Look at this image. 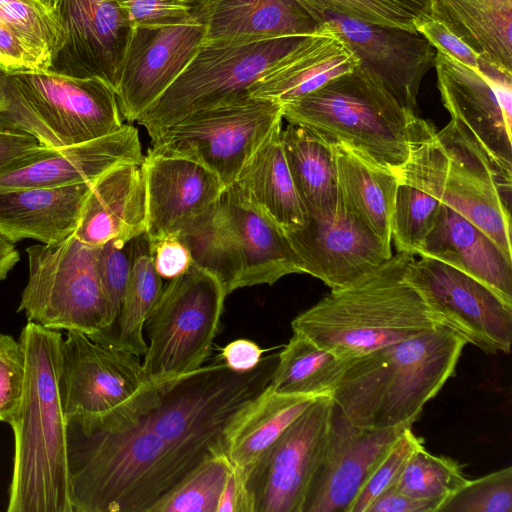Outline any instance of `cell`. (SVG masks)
Returning <instances> with one entry per match:
<instances>
[{
    "mask_svg": "<svg viewBox=\"0 0 512 512\" xmlns=\"http://www.w3.org/2000/svg\"><path fill=\"white\" fill-rule=\"evenodd\" d=\"M434 67L442 103L512 185V74L480 57L474 70L436 50Z\"/></svg>",
    "mask_w": 512,
    "mask_h": 512,
    "instance_id": "13",
    "label": "cell"
},
{
    "mask_svg": "<svg viewBox=\"0 0 512 512\" xmlns=\"http://www.w3.org/2000/svg\"><path fill=\"white\" fill-rule=\"evenodd\" d=\"M193 15L205 28L202 45L304 37L324 26L300 0H199Z\"/></svg>",
    "mask_w": 512,
    "mask_h": 512,
    "instance_id": "24",
    "label": "cell"
},
{
    "mask_svg": "<svg viewBox=\"0 0 512 512\" xmlns=\"http://www.w3.org/2000/svg\"><path fill=\"white\" fill-rule=\"evenodd\" d=\"M414 256L398 252L357 280L331 291L291 322L293 333L351 360L440 327L404 279Z\"/></svg>",
    "mask_w": 512,
    "mask_h": 512,
    "instance_id": "4",
    "label": "cell"
},
{
    "mask_svg": "<svg viewBox=\"0 0 512 512\" xmlns=\"http://www.w3.org/2000/svg\"><path fill=\"white\" fill-rule=\"evenodd\" d=\"M220 217L240 270L238 288L272 285L302 273L285 231L230 185L218 200Z\"/></svg>",
    "mask_w": 512,
    "mask_h": 512,
    "instance_id": "23",
    "label": "cell"
},
{
    "mask_svg": "<svg viewBox=\"0 0 512 512\" xmlns=\"http://www.w3.org/2000/svg\"><path fill=\"white\" fill-rule=\"evenodd\" d=\"M100 246L74 234L51 244L26 248L28 281L18 313L58 331H80L92 337L108 328V312L99 269Z\"/></svg>",
    "mask_w": 512,
    "mask_h": 512,
    "instance_id": "10",
    "label": "cell"
},
{
    "mask_svg": "<svg viewBox=\"0 0 512 512\" xmlns=\"http://www.w3.org/2000/svg\"><path fill=\"white\" fill-rule=\"evenodd\" d=\"M316 398L278 394L269 385L229 439L226 457L244 479L249 469Z\"/></svg>",
    "mask_w": 512,
    "mask_h": 512,
    "instance_id": "34",
    "label": "cell"
},
{
    "mask_svg": "<svg viewBox=\"0 0 512 512\" xmlns=\"http://www.w3.org/2000/svg\"><path fill=\"white\" fill-rule=\"evenodd\" d=\"M61 331L27 321L19 341L25 381L9 424L14 454L7 512H73L67 418L60 394Z\"/></svg>",
    "mask_w": 512,
    "mask_h": 512,
    "instance_id": "2",
    "label": "cell"
},
{
    "mask_svg": "<svg viewBox=\"0 0 512 512\" xmlns=\"http://www.w3.org/2000/svg\"><path fill=\"white\" fill-rule=\"evenodd\" d=\"M200 22L133 27L116 99L122 117L138 119L178 78L202 45Z\"/></svg>",
    "mask_w": 512,
    "mask_h": 512,
    "instance_id": "20",
    "label": "cell"
},
{
    "mask_svg": "<svg viewBox=\"0 0 512 512\" xmlns=\"http://www.w3.org/2000/svg\"><path fill=\"white\" fill-rule=\"evenodd\" d=\"M49 68L46 57L0 21V70L13 74Z\"/></svg>",
    "mask_w": 512,
    "mask_h": 512,
    "instance_id": "47",
    "label": "cell"
},
{
    "mask_svg": "<svg viewBox=\"0 0 512 512\" xmlns=\"http://www.w3.org/2000/svg\"><path fill=\"white\" fill-rule=\"evenodd\" d=\"M146 192V230L150 243L177 236L220 198L225 187L200 164L151 151L141 163Z\"/></svg>",
    "mask_w": 512,
    "mask_h": 512,
    "instance_id": "21",
    "label": "cell"
},
{
    "mask_svg": "<svg viewBox=\"0 0 512 512\" xmlns=\"http://www.w3.org/2000/svg\"><path fill=\"white\" fill-rule=\"evenodd\" d=\"M5 99L0 129L27 133L41 145L60 148L97 139L124 124L115 90L97 78H75L50 70H0Z\"/></svg>",
    "mask_w": 512,
    "mask_h": 512,
    "instance_id": "7",
    "label": "cell"
},
{
    "mask_svg": "<svg viewBox=\"0 0 512 512\" xmlns=\"http://www.w3.org/2000/svg\"><path fill=\"white\" fill-rule=\"evenodd\" d=\"M219 280L192 262L171 279L147 319L142 367L158 389L198 370L211 354L226 298Z\"/></svg>",
    "mask_w": 512,
    "mask_h": 512,
    "instance_id": "9",
    "label": "cell"
},
{
    "mask_svg": "<svg viewBox=\"0 0 512 512\" xmlns=\"http://www.w3.org/2000/svg\"><path fill=\"white\" fill-rule=\"evenodd\" d=\"M162 290V278L154 266L150 241L143 233L132 240L130 275L116 324L109 332L91 338L138 357L144 355L147 342L143 329Z\"/></svg>",
    "mask_w": 512,
    "mask_h": 512,
    "instance_id": "33",
    "label": "cell"
},
{
    "mask_svg": "<svg viewBox=\"0 0 512 512\" xmlns=\"http://www.w3.org/2000/svg\"><path fill=\"white\" fill-rule=\"evenodd\" d=\"M176 237L189 250L192 262L219 280L226 295L238 289L240 270L220 217L218 201Z\"/></svg>",
    "mask_w": 512,
    "mask_h": 512,
    "instance_id": "36",
    "label": "cell"
},
{
    "mask_svg": "<svg viewBox=\"0 0 512 512\" xmlns=\"http://www.w3.org/2000/svg\"><path fill=\"white\" fill-rule=\"evenodd\" d=\"M285 233L302 273L331 289L357 280L393 255L391 247L359 223L339 198L332 214L307 213L303 226Z\"/></svg>",
    "mask_w": 512,
    "mask_h": 512,
    "instance_id": "19",
    "label": "cell"
},
{
    "mask_svg": "<svg viewBox=\"0 0 512 512\" xmlns=\"http://www.w3.org/2000/svg\"><path fill=\"white\" fill-rule=\"evenodd\" d=\"M281 106L288 123L345 144L394 173L407 160L421 120L359 66Z\"/></svg>",
    "mask_w": 512,
    "mask_h": 512,
    "instance_id": "6",
    "label": "cell"
},
{
    "mask_svg": "<svg viewBox=\"0 0 512 512\" xmlns=\"http://www.w3.org/2000/svg\"><path fill=\"white\" fill-rule=\"evenodd\" d=\"M432 17L481 58L512 74V0H432Z\"/></svg>",
    "mask_w": 512,
    "mask_h": 512,
    "instance_id": "31",
    "label": "cell"
},
{
    "mask_svg": "<svg viewBox=\"0 0 512 512\" xmlns=\"http://www.w3.org/2000/svg\"><path fill=\"white\" fill-rule=\"evenodd\" d=\"M347 362L308 338L293 333L278 353L270 388L283 395L331 396Z\"/></svg>",
    "mask_w": 512,
    "mask_h": 512,
    "instance_id": "35",
    "label": "cell"
},
{
    "mask_svg": "<svg viewBox=\"0 0 512 512\" xmlns=\"http://www.w3.org/2000/svg\"><path fill=\"white\" fill-rule=\"evenodd\" d=\"M338 198L365 228L391 247L395 173L342 143H332Z\"/></svg>",
    "mask_w": 512,
    "mask_h": 512,
    "instance_id": "29",
    "label": "cell"
},
{
    "mask_svg": "<svg viewBox=\"0 0 512 512\" xmlns=\"http://www.w3.org/2000/svg\"><path fill=\"white\" fill-rule=\"evenodd\" d=\"M45 148L27 133L0 129V173Z\"/></svg>",
    "mask_w": 512,
    "mask_h": 512,
    "instance_id": "50",
    "label": "cell"
},
{
    "mask_svg": "<svg viewBox=\"0 0 512 512\" xmlns=\"http://www.w3.org/2000/svg\"><path fill=\"white\" fill-rule=\"evenodd\" d=\"M25 354L19 340L0 333V422L10 424L22 397Z\"/></svg>",
    "mask_w": 512,
    "mask_h": 512,
    "instance_id": "45",
    "label": "cell"
},
{
    "mask_svg": "<svg viewBox=\"0 0 512 512\" xmlns=\"http://www.w3.org/2000/svg\"><path fill=\"white\" fill-rule=\"evenodd\" d=\"M282 120L279 102L248 95L157 129L149 134V151L194 161L214 173L227 188Z\"/></svg>",
    "mask_w": 512,
    "mask_h": 512,
    "instance_id": "12",
    "label": "cell"
},
{
    "mask_svg": "<svg viewBox=\"0 0 512 512\" xmlns=\"http://www.w3.org/2000/svg\"><path fill=\"white\" fill-rule=\"evenodd\" d=\"M437 507L432 501L412 498L391 486L373 500L366 512H436Z\"/></svg>",
    "mask_w": 512,
    "mask_h": 512,
    "instance_id": "51",
    "label": "cell"
},
{
    "mask_svg": "<svg viewBox=\"0 0 512 512\" xmlns=\"http://www.w3.org/2000/svg\"><path fill=\"white\" fill-rule=\"evenodd\" d=\"M60 394L67 420L119 431L159 400L139 357L80 331H66L60 350Z\"/></svg>",
    "mask_w": 512,
    "mask_h": 512,
    "instance_id": "8",
    "label": "cell"
},
{
    "mask_svg": "<svg viewBox=\"0 0 512 512\" xmlns=\"http://www.w3.org/2000/svg\"><path fill=\"white\" fill-rule=\"evenodd\" d=\"M257 343L248 339H237L222 348L219 358L231 369L238 372L254 369L265 352Z\"/></svg>",
    "mask_w": 512,
    "mask_h": 512,
    "instance_id": "52",
    "label": "cell"
},
{
    "mask_svg": "<svg viewBox=\"0 0 512 512\" xmlns=\"http://www.w3.org/2000/svg\"><path fill=\"white\" fill-rule=\"evenodd\" d=\"M352 424L334 405L327 442L302 512H349L361 489L403 431Z\"/></svg>",
    "mask_w": 512,
    "mask_h": 512,
    "instance_id": "18",
    "label": "cell"
},
{
    "mask_svg": "<svg viewBox=\"0 0 512 512\" xmlns=\"http://www.w3.org/2000/svg\"><path fill=\"white\" fill-rule=\"evenodd\" d=\"M423 445V439L412 432L411 426L407 427L367 480L349 512H366L379 494L396 483L410 456Z\"/></svg>",
    "mask_w": 512,
    "mask_h": 512,
    "instance_id": "44",
    "label": "cell"
},
{
    "mask_svg": "<svg viewBox=\"0 0 512 512\" xmlns=\"http://www.w3.org/2000/svg\"><path fill=\"white\" fill-rule=\"evenodd\" d=\"M138 130H119L90 141L60 148H45L0 173V190L22 187H58L93 183L111 169L141 164Z\"/></svg>",
    "mask_w": 512,
    "mask_h": 512,
    "instance_id": "22",
    "label": "cell"
},
{
    "mask_svg": "<svg viewBox=\"0 0 512 512\" xmlns=\"http://www.w3.org/2000/svg\"><path fill=\"white\" fill-rule=\"evenodd\" d=\"M303 38L278 68L255 82L249 95L280 104L303 97L331 79L354 70L358 60L331 28Z\"/></svg>",
    "mask_w": 512,
    "mask_h": 512,
    "instance_id": "28",
    "label": "cell"
},
{
    "mask_svg": "<svg viewBox=\"0 0 512 512\" xmlns=\"http://www.w3.org/2000/svg\"><path fill=\"white\" fill-rule=\"evenodd\" d=\"M281 144L293 183L307 213L332 214L338 186L332 143L309 129L288 124Z\"/></svg>",
    "mask_w": 512,
    "mask_h": 512,
    "instance_id": "32",
    "label": "cell"
},
{
    "mask_svg": "<svg viewBox=\"0 0 512 512\" xmlns=\"http://www.w3.org/2000/svg\"><path fill=\"white\" fill-rule=\"evenodd\" d=\"M217 512H254L253 502L242 474L232 469L219 500Z\"/></svg>",
    "mask_w": 512,
    "mask_h": 512,
    "instance_id": "53",
    "label": "cell"
},
{
    "mask_svg": "<svg viewBox=\"0 0 512 512\" xmlns=\"http://www.w3.org/2000/svg\"><path fill=\"white\" fill-rule=\"evenodd\" d=\"M416 255L467 274L512 306V261L479 228L441 205L436 223Z\"/></svg>",
    "mask_w": 512,
    "mask_h": 512,
    "instance_id": "26",
    "label": "cell"
},
{
    "mask_svg": "<svg viewBox=\"0 0 512 512\" xmlns=\"http://www.w3.org/2000/svg\"><path fill=\"white\" fill-rule=\"evenodd\" d=\"M232 469L225 455L208 457L164 495L150 512H217Z\"/></svg>",
    "mask_w": 512,
    "mask_h": 512,
    "instance_id": "37",
    "label": "cell"
},
{
    "mask_svg": "<svg viewBox=\"0 0 512 512\" xmlns=\"http://www.w3.org/2000/svg\"><path fill=\"white\" fill-rule=\"evenodd\" d=\"M313 12L330 11L366 23L417 31L432 17V0H300Z\"/></svg>",
    "mask_w": 512,
    "mask_h": 512,
    "instance_id": "39",
    "label": "cell"
},
{
    "mask_svg": "<svg viewBox=\"0 0 512 512\" xmlns=\"http://www.w3.org/2000/svg\"><path fill=\"white\" fill-rule=\"evenodd\" d=\"M92 183L0 190V236L57 243L74 234Z\"/></svg>",
    "mask_w": 512,
    "mask_h": 512,
    "instance_id": "27",
    "label": "cell"
},
{
    "mask_svg": "<svg viewBox=\"0 0 512 512\" xmlns=\"http://www.w3.org/2000/svg\"><path fill=\"white\" fill-rule=\"evenodd\" d=\"M132 240L114 239L99 247L98 269L108 312V328L100 334L112 330L119 317L130 275Z\"/></svg>",
    "mask_w": 512,
    "mask_h": 512,
    "instance_id": "43",
    "label": "cell"
},
{
    "mask_svg": "<svg viewBox=\"0 0 512 512\" xmlns=\"http://www.w3.org/2000/svg\"><path fill=\"white\" fill-rule=\"evenodd\" d=\"M436 512H512V467L468 479Z\"/></svg>",
    "mask_w": 512,
    "mask_h": 512,
    "instance_id": "42",
    "label": "cell"
},
{
    "mask_svg": "<svg viewBox=\"0 0 512 512\" xmlns=\"http://www.w3.org/2000/svg\"><path fill=\"white\" fill-rule=\"evenodd\" d=\"M146 230V192L141 164L117 166L91 184L75 237L101 246L130 241Z\"/></svg>",
    "mask_w": 512,
    "mask_h": 512,
    "instance_id": "25",
    "label": "cell"
},
{
    "mask_svg": "<svg viewBox=\"0 0 512 512\" xmlns=\"http://www.w3.org/2000/svg\"><path fill=\"white\" fill-rule=\"evenodd\" d=\"M304 37L201 45L178 78L137 122L151 134L193 112L248 96L250 87L285 62Z\"/></svg>",
    "mask_w": 512,
    "mask_h": 512,
    "instance_id": "11",
    "label": "cell"
},
{
    "mask_svg": "<svg viewBox=\"0 0 512 512\" xmlns=\"http://www.w3.org/2000/svg\"><path fill=\"white\" fill-rule=\"evenodd\" d=\"M347 44L358 66L376 78L406 110L418 115L424 75L434 67L436 49L418 31L315 12Z\"/></svg>",
    "mask_w": 512,
    "mask_h": 512,
    "instance_id": "17",
    "label": "cell"
},
{
    "mask_svg": "<svg viewBox=\"0 0 512 512\" xmlns=\"http://www.w3.org/2000/svg\"><path fill=\"white\" fill-rule=\"evenodd\" d=\"M0 21L26 40L51 64L64 41L54 9L43 0H0Z\"/></svg>",
    "mask_w": 512,
    "mask_h": 512,
    "instance_id": "41",
    "label": "cell"
},
{
    "mask_svg": "<svg viewBox=\"0 0 512 512\" xmlns=\"http://www.w3.org/2000/svg\"><path fill=\"white\" fill-rule=\"evenodd\" d=\"M277 360L249 371L219 357L159 389L158 402L131 427L105 431L67 420L74 512H150L205 459L225 455L231 434L269 387Z\"/></svg>",
    "mask_w": 512,
    "mask_h": 512,
    "instance_id": "1",
    "label": "cell"
},
{
    "mask_svg": "<svg viewBox=\"0 0 512 512\" xmlns=\"http://www.w3.org/2000/svg\"><path fill=\"white\" fill-rule=\"evenodd\" d=\"M150 245L155 269L162 279L171 280L186 272L192 264L189 250L176 236Z\"/></svg>",
    "mask_w": 512,
    "mask_h": 512,
    "instance_id": "49",
    "label": "cell"
},
{
    "mask_svg": "<svg viewBox=\"0 0 512 512\" xmlns=\"http://www.w3.org/2000/svg\"><path fill=\"white\" fill-rule=\"evenodd\" d=\"M404 279L420 293L438 326L487 354L510 352L512 306L488 287L429 257L413 258Z\"/></svg>",
    "mask_w": 512,
    "mask_h": 512,
    "instance_id": "14",
    "label": "cell"
},
{
    "mask_svg": "<svg viewBox=\"0 0 512 512\" xmlns=\"http://www.w3.org/2000/svg\"><path fill=\"white\" fill-rule=\"evenodd\" d=\"M331 396L317 397L249 469L254 512H302L331 423Z\"/></svg>",
    "mask_w": 512,
    "mask_h": 512,
    "instance_id": "15",
    "label": "cell"
},
{
    "mask_svg": "<svg viewBox=\"0 0 512 512\" xmlns=\"http://www.w3.org/2000/svg\"><path fill=\"white\" fill-rule=\"evenodd\" d=\"M277 125L245 163L234 185L256 208L285 232L300 228L306 208L293 183Z\"/></svg>",
    "mask_w": 512,
    "mask_h": 512,
    "instance_id": "30",
    "label": "cell"
},
{
    "mask_svg": "<svg viewBox=\"0 0 512 512\" xmlns=\"http://www.w3.org/2000/svg\"><path fill=\"white\" fill-rule=\"evenodd\" d=\"M438 51L474 70L480 69V56L438 19L422 21L416 29Z\"/></svg>",
    "mask_w": 512,
    "mask_h": 512,
    "instance_id": "48",
    "label": "cell"
},
{
    "mask_svg": "<svg viewBox=\"0 0 512 512\" xmlns=\"http://www.w3.org/2000/svg\"><path fill=\"white\" fill-rule=\"evenodd\" d=\"M64 41L49 70L97 78L116 93L133 25L116 0H56L53 7Z\"/></svg>",
    "mask_w": 512,
    "mask_h": 512,
    "instance_id": "16",
    "label": "cell"
},
{
    "mask_svg": "<svg viewBox=\"0 0 512 512\" xmlns=\"http://www.w3.org/2000/svg\"><path fill=\"white\" fill-rule=\"evenodd\" d=\"M466 344L438 327L348 360L331 394L334 405L359 427L412 426L454 375Z\"/></svg>",
    "mask_w": 512,
    "mask_h": 512,
    "instance_id": "3",
    "label": "cell"
},
{
    "mask_svg": "<svg viewBox=\"0 0 512 512\" xmlns=\"http://www.w3.org/2000/svg\"><path fill=\"white\" fill-rule=\"evenodd\" d=\"M467 481L457 461L433 455L423 445L410 456L393 487L407 496L439 506Z\"/></svg>",
    "mask_w": 512,
    "mask_h": 512,
    "instance_id": "38",
    "label": "cell"
},
{
    "mask_svg": "<svg viewBox=\"0 0 512 512\" xmlns=\"http://www.w3.org/2000/svg\"><path fill=\"white\" fill-rule=\"evenodd\" d=\"M399 183L418 188L484 232L512 261L511 188L467 130L451 119L441 130L421 119Z\"/></svg>",
    "mask_w": 512,
    "mask_h": 512,
    "instance_id": "5",
    "label": "cell"
},
{
    "mask_svg": "<svg viewBox=\"0 0 512 512\" xmlns=\"http://www.w3.org/2000/svg\"><path fill=\"white\" fill-rule=\"evenodd\" d=\"M441 205L430 194L399 183L391 219V240L398 252L416 255L433 229Z\"/></svg>",
    "mask_w": 512,
    "mask_h": 512,
    "instance_id": "40",
    "label": "cell"
},
{
    "mask_svg": "<svg viewBox=\"0 0 512 512\" xmlns=\"http://www.w3.org/2000/svg\"><path fill=\"white\" fill-rule=\"evenodd\" d=\"M43 1L53 8L56 0H43Z\"/></svg>",
    "mask_w": 512,
    "mask_h": 512,
    "instance_id": "56",
    "label": "cell"
},
{
    "mask_svg": "<svg viewBox=\"0 0 512 512\" xmlns=\"http://www.w3.org/2000/svg\"><path fill=\"white\" fill-rule=\"evenodd\" d=\"M133 27H158L198 22L193 10L199 0H116Z\"/></svg>",
    "mask_w": 512,
    "mask_h": 512,
    "instance_id": "46",
    "label": "cell"
},
{
    "mask_svg": "<svg viewBox=\"0 0 512 512\" xmlns=\"http://www.w3.org/2000/svg\"><path fill=\"white\" fill-rule=\"evenodd\" d=\"M4 105H5V99H4L3 93L0 89V110L4 108Z\"/></svg>",
    "mask_w": 512,
    "mask_h": 512,
    "instance_id": "55",
    "label": "cell"
},
{
    "mask_svg": "<svg viewBox=\"0 0 512 512\" xmlns=\"http://www.w3.org/2000/svg\"><path fill=\"white\" fill-rule=\"evenodd\" d=\"M20 260V254L13 243L0 236V282Z\"/></svg>",
    "mask_w": 512,
    "mask_h": 512,
    "instance_id": "54",
    "label": "cell"
}]
</instances>
